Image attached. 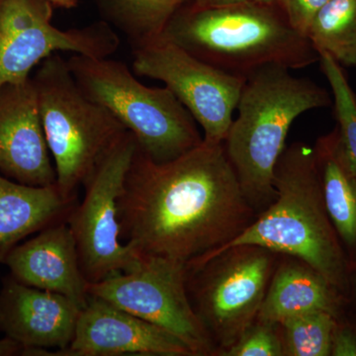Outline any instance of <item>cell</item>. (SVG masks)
<instances>
[{
  "instance_id": "cell-6",
  "label": "cell",
  "mask_w": 356,
  "mask_h": 356,
  "mask_svg": "<svg viewBox=\"0 0 356 356\" xmlns=\"http://www.w3.org/2000/svg\"><path fill=\"white\" fill-rule=\"evenodd\" d=\"M67 65L86 96L108 110L156 163L172 161L203 142L197 123L166 86H145L127 65L109 57L74 54Z\"/></svg>"
},
{
  "instance_id": "cell-12",
  "label": "cell",
  "mask_w": 356,
  "mask_h": 356,
  "mask_svg": "<svg viewBox=\"0 0 356 356\" xmlns=\"http://www.w3.org/2000/svg\"><path fill=\"white\" fill-rule=\"evenodd\" d=\"M39 355L53 356H193L172 332L89 295L81 309L69 348Z\"/></svg>"
},
{
  "instance_id": "cell-13",
  "label": "cell",
  "mask_w": 356,
  "mask_h": 356,
  "mask_svg": "<svg viewBox=\"0 0 356 356\" xmlns=\"http://www.w3.org/2000/svg\"><path fill=\"white\" fill-rule=\"evenodd\" d=\"M0 172L31 186L57 181L32 77L0 89Z\"/></svg>"
},
{
  "instance_id": "cell-14",
  "label": "cell",
  "mask_w": 356,
  "mask_h": 356,
  "mask_svg": "<svg viewBox=\"0 0 356 356\" xmlns=\"http://www.w3.org/2000/svg\"><path fill=\"white\" fill-rule=\"evenodd\" d=\"M81 307L58 293L23 284L7 277L0 290V332L24 348L37 350L69 348Z\"/></svg>"
},
{
  "instance_id": "cell-10",
  "label": "cell",
  "mask_w": 356,
  "mask_h": 356,
  "mask_svg": "<svg viewBox=\"0 0 356 356\" xmlns=\"http://www.w3.org/2000/svg\"><path fill=\"white\" fill-rule=\"evenodd\" d=\"M133 69L165 84L202 128L204 140L224 143L247 77L218 69L163 36L136 46Z\"/></svg>"
},
{
  "instance_id": "cell-28",
  "label": "cell",
  "mask_w": 356,
  "mask_h": 356,
  "mask_svg": "<svg viewBox=\"0 0 356 356\" xmlns=\"http://www.w3.org/2000/svg\"><path fill=\"white\" fill-rule=\"evenodd\" d=\"M243 1L247 0H192L194 4L199 6H225L241 3Z\"/></svg>"
},
{
  "instance_id": "cell-7",
  "label": "cell",
  "mask_w": 356,
  "mask_h": 356,
  "mask_svg": "<svg viewBox=\"0 0 356 356\" xmlns=\"http://www.w3.org/2000/svg\"><path fill=\"white\" fill-rule=\"evenodd\" d=\"M282 257L255 245H232L188 264L187 291L215 355L238 341L257 320Z\"/></svg>"
},
{
  "instance_id": "cell-26",
  "label": "cell",
  "mask_w": 356,
  "mask_h": 356,
  "mask_svg": "<svg viewBox=\"0 0 356 356\" xmlns=\"http://www.w3.org/2000/svg\"><path fill=\"white\" fill-rule=\"evenodd\" d=\"M24 348L9 337L0 339V356H13L24 355Z\"/></svg>"
},
{
  "instance_id": "cell-27",
  "label": "cell",
  "mask_w": 356,
  "mask_h": 356,
  "mask_svg": "<svg viewBox=\"0 0 356 356\" xmlns=\"http://www.w3.org/2000/svg\"><path fill=\"white\" fill-rule=\"evenodd\" d=\"M348 310L356 318V261L350 267Z\"/></svg>"
},
{
  "instance_id": "cell-8",
  "label": "cell",
  "mask_w": 356,
  "mask_h": 356,
  "mask_svg": "<svg viewBox=\"0 0 356 356\" xmlns=\"http://www.w3.org/2000/svg\"><path fill=\"white\" fill-rule=\"evenodd\" d=\"M138 143L126 132L110 149L84 184L83 200L67 217L74 238L81 269L88 283L99 282L112 274L129 273L142 257L121 240L118 200Z\"/></svg>"
},
{
  "instance_id": "cell-29",
  "label": "cell",
  "mask_w": 356,
  "mask_h": 356,
  "mask_svg": "<svg viewBox=\"0 0 356 356\" xmlns=\"http://www.w3.org/2000/svg\"><path fill=\"white\" fill-rule=\"evenodd\" d=\"M49 2H53V3L58 4V6L65 7V8H70V7L74 6V0H48Z\"/></svg>"
},
{
  "instance_id": "cell-19",
  "label": "cell",
  "mask_w": 356,
  "mask_h": 356,
  "mask_svg": "<svg viewBox=\"0 0 356 356\" xmlns=\"http://www.w3.org/2000/svg\"><path fill=\"white\" fill-rule=\"evenodd\" d=\"M306 37L318 55L356 67V0H330L312 18Z\"/></svg>"
},
{
  "instance_id": "cell-16",
  "label": "cell",
  "mask_w": 356,
  "mask_h": 356,
  "mask_svg": "<svg viewBox=\"0 0 356 356\" xmlns=\"http://www.w3.org/2000/svg\"><path fill=\"white\" fill-rule=\"evenodd\" d=\"M348 306V297L322 273L301 259L282 255L257 320L280 324L311 312H325L337 318Z\"/></svg>"
},
{
  "instance_id": "cell-15",
  "label": "cell",
  "mask_w": 356,
  "mask_h": 356,
  "mask_svg": "<svg viewBox=\"0 0 356 356\" xmlns=\"http://www.w3.org/2000/svg\"><path fill=\"white\" fill-rule=\"evenodd\" d=\"M4 264L11 277L23 284L65 295L81 308L86 305L88 281L67 219L54 222L19 243L7 255Z\"/></svg>"
},
{
  "instance_id": "cell-4",
  "label": "cell",
  "mask_w": 356,
  "mask_h": 356,
  "mask_svg": "<svg viewBox=\"0 0 356 356\" xmlns=\"http://www.w3.org/2000/svg\"><path fill=\"white\" fill-rule=\"evenodd\" d=\"M274 187V202L235 240L209 254L232 245H259L305 261L348 297L350 262L325 207L313 147L297 142L285 147Z\"/></svg>"
},
{
  "instance_id": "cell-24",
  "label": "cell",
  "mask_w": 356,
  "mask_h": 356,
  "mask_svg": "<svg viewBox=\"0 0 356 356\" xmlns=\"http://www.w3.org/2000/svg\"><path fill=\"white\" fill-rule=\"evenodd\" d=\"M330 356H356V318L348 310L336 318Z\"/></svg>"
},
{
  "instance_id": "cell-20",
  "label": "cell",
  "mask_w": 356,
  "mask_h": 356,
  "mask_svg": "<svg viewBox=\"0 0 356 356\" xmlns=\"http://www.w3.org/2000/svg\"><path fill=\"white\" fill-rule=\"evenodd\" d=\"M192 0H114L115 19L136 46L158 38L173 16Z\"/></svg>"
},
{
  "instance_id": "cell-21",
  "label": "cell",
  "mask_w": 356,
  "mask_h": 356,
  "mask_svg": "<svg viewBox=\"0 0 356 356\" xmlns=\"http://www.w3.org/2000/svg\"><path fill=\"white\" fill-rule=\"evenodd\" d=\"M336 318L325 312L293 316L280 323L284 356H330Z\"/></svg>"
},
{
  "instance_id": "cell-9",
  "label": "cell",
  "mask_w": 356,
  "mask_h": 356,
  "mask_svg": "<svg viewBox=\"0 0 356 356\" xmlns=\"http://www.w3.org/2000/svg\"><path fill=\"white\" fill-rule=\"evenodd\" d=\"M188 264L159 257H142L129 273L88 283L91 296L109 302L177 336L193 356L215 355L216 348L193 310L187 291Z\"/></svg>"
},
{
  "instance_id": "cell-11",
  "label": "cell",
  "mask_w": 356,
  "mask_h": 356,
  "mask_svg": "<svg viewBox=\"0 0 356 356\" xmlns=\"http://www.w3.org/2000/svg\"><path fill=\"white\" fill-rule=\"evenodd\" d=\"M119 44L105 24L60 29L51 22L48 0H0V89L29 79L35 67L58 51L105 58Z\"/></svg>"
},
{
  "instance_id": "cell-18",
  "label": "cell",
  "mask_w": 356,
  "mask_h": 356,
  "mask_svg": "<svg viewBox=\"0 0 356 356\" xmlns=\"http://www.w3.org/2000/svg\"><path fill=\"white\" fill-rule=\"evenodd\" d=\"M313 149L325 207L351 267L356 261V163L337 127Z\"/></svg>"
},
{
  "instance_id": "cell-22",
  "label": "cell",
  "mask_w": 356,
  "mask_h": 356,
  "mask_svg": "<svg viewBox=\"0 0 356 356\" xmlns=\"http://www.w3.org/2000/svg\"><path fill=\"white\" fill-rule=\"evenodd\" d=\"M321 70L332 89L337 129L356 163V95L343 67L327 54L318 55Z\"/></svg>"
},
{
  "instance_id": "cell-5",
  "label": "cell",
  "mask_w": 356,
  "mask_h": 356,
  "mask_svg": "<svg viewBox=\"0 0 356 356\" xmlns=\"http://www.w3.org/2000/svg\"><path fill=\"white\" fill-rule=\"evenodd\" d=\"M32 76L40 117L58 189L65 197L77 199L110 149L127 129L108 110L93 102L77 86L67 60L54 54Z\"/></svg>"
},
{
  "instance_id": "cell-25",
  "label": "cell",
  "mask_w": 356,
  "mask_h": 356,
  "mask_svg": "<svg viewBox=\"0 0 356 356\" xmlns=\"http://www.w3.org/2000/svg\"><path fill=\"white\" fill-rule=\"evenodd\" d=\"M330 0H278L293 27L305 35L312 18Z\"/></svg>"
},
{
  "instance_id": "cell-23",
  "label": "cell",
  "mask_w": 356,
  "mask_h": 356,
  "mask_svg": "<svg viewBox=\"0 0 356 356\" xmlns=\"http://www.w3.org/2000/svg\"><path fill=\"white\" fill-rule=\"evenodd\" d=\"M222 356H284L280 324L255 320Z\"/></svg>"
},
{
  "instance_id": "cell-17",
  "label": "cell",
  "mask_w": 356,
  "mask_h": 356,
  "mask_svg": "<svg viewBox=\"0 0 356 356\" xmlns=\"http://www.w3.org/2000/svg\"><path fill=\"white\" fill-rule=\"evenodd\" d=\"M76 203L57 184L31 186L0 175V264L27 236L67 219Z\"/></svg>"
},
{
  "instance_id": "cell-3",
  "label": "cell",
  "mask_w": 356,
  "mask_h": 356,
  "mask_svg": "<svg viewBox=\"0 0 356 356\" xmlns=\"http://www.w3.org/2000/svg\"><path fill=\"white\" fill-rule=\"evenodd\" d=\"M327 89L291 70L267 65L245 79L224 147L243 194L257 215L276 199L274 170L300 116L332 105Z\"/></svg>"
},
{
  "instance_id": "cell-1",
  "label": "cell",
  "mask_w": 356,
  "mask_h": 356,
  "mask_svg": "<svg viewBox=\"0 0 356 356\" xmlns=\"http://www.w3.org/2000/svg\"><path fill=\"white\" fill-rule=\"evenodd\" d=\"M118 213L121 240L136 254L187 264L228 245L259 216L224 143L204 140L166 163H156L138 147Z\"/></svg>"
},
{
  "instance_id": "cell-2",
  "label": "cell",
  "mask_w": 356,
  "mask_h": 356,
  "mask_svg": "<svg viewBox=\"0 0 356 356\" xmlns=\"http://www.w3.org/2000/svg\"><path fill=\"white\" fill-rule=\"evenodd\" d=\"M161 36L218 69L245 77L264 65L300 70L320 58L278 2L247 0L225 6L192 2L173 16Z\"/></svg>"
},
{
  "instance_id": "cell-30",
  "label": "cell",
  "mask_w": 356,
  "mask_h": 356,
  "mask_svg": "<svg viewBox=\"0 0 356 356\" xmlns=\"http://www.w3.org/2000/svg\"><path fill=\"white\" fill-rule=\"evenodd\" d=\"M252 1L259 2V3L264 4H274L278 1V0H252Z\"/></svg>"
}]
</instances>
